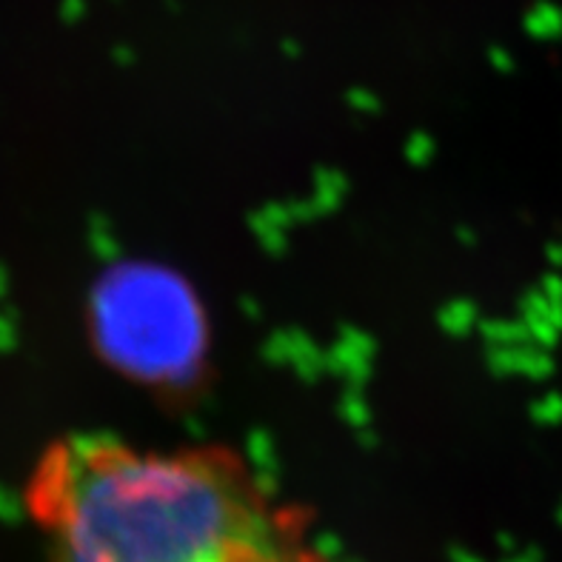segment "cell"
Masks as SVG:
<instances>
[{"instance_id": "1", "label": "cell", "mask_w": 562, "mask_h": 562, "mask_svg": "<svg viewBox=\"0 0 562 562\" xmlns=\"http://www.w3.org/2000/svg\"><path fill=\"white\" fill-rule=\"evenodd\" d=\"M46 562H326L308 522L223 446H46L23 488Z\"/></svg>"}]
</instances>
